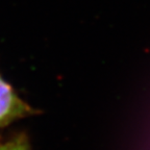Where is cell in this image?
Instances as JSON below:
<instances>
[{"label":"cell","mask_w":150,"mask_h":150,"mask_svg":"<svg viewBox=\"0 0 150 150\" xmlns=\"http://www.w3.org/2000/svg\"><path fill=\"white\" fill-rule=\"evenodd\" d=\"M0 150H30V147L25 137L20 136L0 145Z\"/></svg>","instance_id":"2"},{"label":"cell","mask_w":150,"mask_h":150,"mask_svg":"<svg viewBox=\"0 0 150 150\" xmlns=\"http://www.w3.org/2000/svg\"><path fill=\"white\" fill-rule=\"evenodd\" d=\"M33 110L17 96L12 87L0 76V127L33 114Z\"/></svg>","instance_id":"1"}]
</instances>
